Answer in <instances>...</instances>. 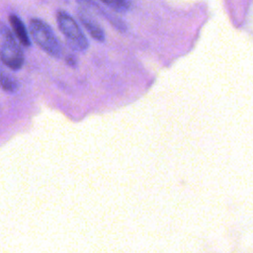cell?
<instances>
[{"label":"cell","mask_w":253,"mask_h":253,"mask_svg":"<svg viewBox=\"0 0 253 253\" xmlns=\"http://www.w3.org/2000/svg\"><path fill=\"white\" fill-rule=\"evenodd\" d=\"M29 33L35 42L48 55L60 58L63 55V47L52 28L43 20L33 18L29 23Z\"/></svg>","instance_id":"obj_1"},{"label":"cell","mask_w":253,"mask_h":253,"mask_svg":"<svg viewBox=\"0 0 253 253\" xmlns=\"http://www.w3.org/2000/svg\"><path fill=\"white\" fill-rule=\"evenodd\" d=\"M0 60L10 70L21 69L25 62L20 42L10 28L2 22H0Z\"/></svg>","instance_id":"obj_2"},{"label":"cell","mask_w":253,"mask_h":253,"mask_svg":"<svg viewBox=\"0 0 253 253\" xmlns=\"http://www.w3.org/2000/svg\"><path fill=\"white\" fill-rule=\"evenodd\" d=\"M56 22L70 48L77 52H84L88 49L89 41L87 37L79 24L69 13L58 10L56 12Z\"/></svg>","instance_id":"obj_3"},{"label":"cell","mask_w":253,"mask_h":253,"mask_svg":"<svg viewBox=\"0 0 253 253\" xmlns=\"http://www.w3.org/2000/svg\"><path fill=\"white\" fill-rule=\"evenodd\" d=\"M77 15L81 24L89 33V35L96 42H104L106 40V35L103 27L100 25L95 16H93V14L88 10V8L84 6L82 2H80V6L77 9Z\"/></svg>","instance_id":"obj_4"},{"label":"cell","mask_w":253,"mask_h":253,"mask_svg":"<svg viewBox=\"0 0 253 253\" xmlns=\"http://www.w3.org/2000/svg\"><path fill=\"white\" fill-rule=\"evenodd\" d=\"M9 23L13 30V34L16 37V39L18 40V42L26 47L30 46L31 45V39H30V35H29L30 33L28 32L22 19L19 16H17L16 14H10Z\"/></svg>","instance_id":"obj_5"},{"label":"cell","mask_w":253,"mask_h":253,"mask_svg":"<svg viewBox=\"0 0 253 253\" xmlns=\"http://www.w3.org/2000/svg\"><path fill=\"white\" fill-rule=\"evenodd\" d=\"M8 69L9 68L0 60V87L7 93H15L19 90L20 84L16 76Z\"/></svg>","instance_id":"obj_6"},{"label":"cell","mask_w":253,"mask_h":253,"mask_svg":"<svg viewBox=\"0 0 253 253\" xmlns=\"http://www.w3.org/2000/svg\"><path fill=\"white\" fill-rule=\"evenodd\" d=\"M102 4L109 7L112 11L120 14H124L130 11L132 7V2L127 0H105L102 1Z\"/></svg>","instance_id":"obj_7"},{"label":"cell","mask_w":253,"mask_h":253,"mask_svg":"<svg viewBox=\"0 0 253 253\" xmlns=\"http://www.w3.org/2000/svg\"><path fill=\"white\" fill-rule=\"evenodd\" d=\"M86 3H87L88 5H90V6L95 7L98 12L100 11L103 15H105L106 19H107L116 29H118V30H120V31H126V24H125L124 21H122V20H121L120 18H118V17L113 16L110 12H107L106 10L101 9V7H99L98 3H96V2H91V1H86Z\"/></svg>","instance_id":"obj_8"},{"label":"cell","mask_w":253,"mask_h":253,"mask_svg":"<svg viewBox=\"0 0 253 253\" xmlns=\"http://www.w3.org/2000/svg\"><path fill=\"white\" fill-rule=\"evenodd\" d=\"M65 60H66V63H67L68 65H71V66H75L76 63H77L76 57H75L74 55H72V54H68V55L66 56Z\"/></svg>","instance_id":"obj_9"}]
</instances>
